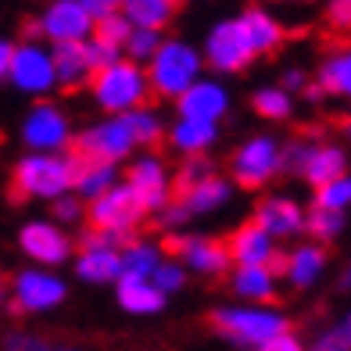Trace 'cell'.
<instances>
[{
    "label": "cell",
    "mask_w": 351,
    "mask_h": 351,
    "mask_svg": "<svg viewBox=\"0 0 351 351\" xmlns=\"http://www.w3.org/2000/svg\"><path fill=\"white\" fill-rule=\"evenodd\" d=\"M79 154L69 151H25L11 169V194L19 201H47L69 194L75 183Z\"/></svg>",
    "instance_id": "6da1fadb"
},
{
    "label": "cell",
    "mask_w": 351,
    "mask_h": 351,
    "mask_svg": "<svg viewBox=\"0 0 351 351\" xmlns=\"http://www.w3.org/2000/svg\"><path fill=\"white\" fill-rule=\"evenodd\" d=\"M212 330L222 341H230L233 348L254 351L258 344H265L269 337L291 330V319L287 312H280L273 301L269 305H258V301H237V305H219L208 315Z\"/></svg>",
    "instance_id": "7a4b0ae2"
},
{
    "label": "cell",
    "mask_w": 351,
    "mask_h": 351,
    "mask_svg": "<svg viewBox=\"0 0 351 351\" xmlns=\"http://www.w3.org/2000/svg\"><path fill=\"white\" fill-rule=\"evenodd\" d=\"M90 97L104 115H125L151 97V79L147 65H140L133 58H119L111 65L97 69L90 79Z\"/></svg>",
    "instance_id": "3957f363"
},
{
    "label": "cell",
    "mask_w": 351,
    "mask_h": 351,
    "mask_svg": "<svg viewBox=\"0 0 351 351\" xmlns=\"http://www.w3.org/2000/svg\"><path fill=\"white\" fill-rule=\"evenodd\" d=\"M204 69L208 65H204L201 47H194L183 36H165L162 47L154 51V58L147 61L151 93H158V97H165V101H176L190 83H197L204 75Z\"/></svg>",
    "instance_id": "277c9868"
},
{
    "label": "cell",
    "mask_w": 351,
    "mask_h": 351,
    "mask_svg": "<svg viewBox=\"0 0 351 351\" xmlns=\"http://www.w3.org/2000/svg\"><path fill=\"white\" fill-rule=\"evenodd\" d=\"M283 176V140L273 133H254L230 154V180L244 190H262Z\"/></svg>",
    "instance_id": "5b68a950"
},
{
    "label": "cell",
    "mask_w": 351,
    "mask_h": 351,
    "mask_svg": "<svg viewBox=\"0 0 351 351\" xmlns=\"http://www.w3.org/2000/svg\"><path fill=\"white\" fill-rule=\"evenodd\" d=\"M201 54H204V65H208L215 75H237V72H244L251 61H258V51H254L241 14L219 19L208 29V36H204Z\"/></svg>",
    "instance_id": "8992f818"
},
{
    "label": "cell",
    "mask_w": 351,
    "mask_h": 351,
    "mask_svg": "<svg viewBox=\"0 0 351 351\" xmlns=\"http://www.w3.org/2000/svg\"><path fill=\"white\" fill-rule=\"evenodd\" d=\"M147 215L151 212L143 208V201L136 197V190L125 180H119L115 186H108L101 197L86 201V222L93 230H104L111 237H119V241H130V237L136 233V226Z\"/></svg>",
    "instance_id": "52a82bcc"
},
{
    "label": "cell",
    "mask_w": 351,
    "mask_h": 351,
    "mask_svg": "<svg viewBox=\"0 0 351 351\" xmlns=\"http://www.w3.org/2000/svg\"><path fill=\"white\" fill-rule=\"evenodd\" d=\"M69 298V283L58 276V269L47 265H33L29 262L25 269H19L8 287V301L19 315H43L65 305Z\"/></svg>",
    "instance_id": "ba28073f"
},
{
    "label": "cell",
    "mask_w": 351,
    "mask_h": 351,
    "mask_svg": "<svg viewBox=\"0 0 351 351\" xmlns=\"http://www.w3.org/2000/svg\"><path fill=\"white\" fill-rule=\"evenodd\" d=\"M8 83L19 93H25V97H33V101L51 97V93L58 90V72H54L51 43H43L40 36L14 43L11 65H8Z\"/></svg>",
    "instance_id": "9c48e42d"
},
{
    "label": "cell",
    "mask_w": 351,
    "mask_h": 351,
    "mask_svg": "<svg viewBox=\"0 0 351 351\" xmlns=\"http://www.w3.org/2000/svg\"><path fill=\"white\" fill-rule=\"evenodd\" d=\"M283 172H294L312 190L348 172V151L326 140H291L283 143Z\"/></svg>",
    "instance_id": "30bf717a"
},
{
    "label": "cell",
    "mask_w": 351,
    "mask_h": 351,
    "mask_svg": "<svg viewBox=\"0 0 351 351\" xmlns=\"http://www.w3.org/2000/svg\"><path fill=\"white\" fill-rule=\"evenodd\" d=\"M72 151L79 158H101V162H130L140 151V143L130 130L125 115H104L101 122H90L86 130H79L72 140Z\"/></svg>",
    "instance_id": "8fae6325"
},
{
    "label": "cell",
    "mask_w": 351,
    "mask_h": 351,
    "mask_svg": "<svg viewBox=\"0 0 351 351\" xmlns=\"http://www.w3.org/2000/svg\"><path fill=\"white\" fill-rule=\"evenodd\" d=\"M122 244L119 237H111L104 230H86L75 244L72 254V269L83 283H115L122 276Z\"/></svg>",
    "instance_id": "7c38bea8"
},
{
    "label": "cell",
    "mask_w": 351,
    "mask_h": 351,
    "mask_svg": "<svg viewBox=\"0 0 351 351\" xmlns=\"http://www.w3.org/2000/svg\"><path fill=\"white\" fill-rule=\"evenodd\" d=\"M19 136L25 143V151H69L75 130L65 108L40 97L36 104H29L25 119L19 125Z\"/></svg>",
    "instance_id": "4fadbf2b"
},
{
    "label": "cell",
    "mask_w": 351,
    "mask_h": 351,
    "mask_svg": "<svg viewBox=\"0 0 351 351\" xmlns=\"http://www.w3.org/2000/svg\"><path fill=\"white\" fill-rule=\"evenodd\" d=\"M97 19L79 4V0H47L43 11L36 14V22L29 25L43 43H79L93 36Z\"/></svg>",
    "instance_id": "5bb4252c"
},
{
    "label": "cell",
    "mask_w": 351,
    "mask_h": 351,
    "mask_svg": "<svg viewBox=\"0 0 351 351\" xmlns=\"http://www.w3.org/2000/svg\"><path fill=\"white\" fill-rule=\"evenodd\" d=\"M19 247H22V254L33 265H47V269L65 265V262H72V254H75V241L69 237V226H61V222H54V219H29V222H22Z\"/></svg>",
    "instance_id": "9a60e30c"
},
{
    "label": "cell",
    "mask_w": 351,
    "mask_h": 351,
    "mask_svg": "<svg viewBox=\"0 0 351 351\" xmlns=\"http://www.w3.org/2000/svg\"><path fill=\"white\" fill-rule=\"evenodd\" d=\"M169 251L186 265L190 276L215 280V276H226L233 269L226 241H215V237H204V233H172Z\"/></svg>",
    "instance_id": "2e32d148"
},
{
    "label": "cell",
    "mask_w": 351,
    "mask_h": 351,
    "mask_svg": "<svg viewBox=\"0 0 351 351\" xmlns=\"http://www.w3.org/2000/svg\"><path fill=\"white\" fill-rule=\"evenodd\" d=\"M125 183L136 190V197L143 201V208H147L151 215L162 208L165 201H172V190H176L169 162L151 147H143L130 158V165H125Z\"/></svg>",
    "instance_id": "e0dca14e"
},
{
    "label": "cell",
    "mask_w": 351,
    "mask_h": 351,
    "mask_svg": "<svg viewBox=\"0 0 351 351\" xmlns=\"http://www.w3.org/2000/svg\"><path fill=\"white\" fill-rule=\"evenodd\" d=\"M326 265H330L326 244H319V241H301V244H294L287 254H280L276 273H280L287 283H291L294 291H308V287H315L319 280H323Z\"/></svg>",
    "instance_id": "ac0fdd59"
},
{
    "label": "cell",
    "mask_w": 351,
    "mask_h": 351,
    "mask_svg": "<svg viewBox=\"0 0 351 351\" xmlns=\"http://www.w3.org/2000/svg\"><path fill=\"white\" fill-rule=\"evenodd\" d=\"M305 212L301 208V201L291 197V194H269L254 204V222L269 233L276 237V241H294V237L305 233Z\"/></svg>",
    "instance_id": "d6986e66"
},
{
    "label": "cell",
    "mask_w": 351,
    "mask_h": 351,
    "mask_svg": "<svg viewBox=\"0 0 351 351\" xmlns=\"http://www.w3.org/2000/svg\"><path fill=\"white\" fill-rule=\"evenodd\" d=\"M233 108L230 90L212 75H201L197 83H190L180 97H176V111L186 119H208V122H222Z\"/></svg>",
    "instance_id": "ffe728a7"
},
{
    "label": "cell",
    "mask_w": 351,
    "mask_h": 351,
    "mask_svg": "<svg viewBox=\"0 0 351 351\" xmlns=\"http://www.w3.org/2000/svg\"><path fill=\"white\" fill-rule=\"evenodd\" d=\"M226 247H230L233 265H273L276 269L280 254H283L280 251V241H276V237H269L254 219L241 222V226L230 233Z\"/></svg>",
    "instance_id": "44dd1931"
},
{
    "label": "cell",
    "mask_w": 351,
    "mask_h": 351,
    "mask_svg": "<svg viewBox=\"0 0 351 351\" xmlns=\"http://www.w3.org/2000/svg\"><path fill=\"white\" fill-rule=\"evenodd\" d=\"M230 291H233L237 301H258V305H269V301H276L280 273L273 265H233L230 269Z\"/></svg>",
    "instance_id": "7402d4cb"
},
{
    "label": "cell",
    "mask_w": 351,
    "mask_h": 351,
    "mask_svg": "<svg viewBox=\"0 0 351 351\" xmlns=\"http://www.w3.org/2000/svg\"><path fill=\"white\" fill-rule=\"evenodd\" d=\"M115 301H119V308L130 312V315H158V312L165 308L169 294L158 291L151 276H130V273H122L115 280Z\"/></svg>",
    "instance_id": "603a6c76"
},
{
    "label": "cell",
    "mask_w": 351,
    "mask_h": 351,
    "mask_svg": "<svg viewBox=\"0 0 351 351\" xmlns=\"http://www.w3.org/2000/svg\"><path fill=\"white\" fill-rule=\"evenodd\" d=\"M54 51V72H58V90H83L90 86V79H93V61L86 54V40H79V43H54L51 47Z\"/></svg>",
    "instance_id": "cb8c5ba5"
},
{
    "label": "cell",
    "mask_w": 351,
    "mask_h": 351,
    "mask_svg": "<svg viewBox=\"0 0 351 351\" xmlns=\"http://www.w3.org/2000/svg\"><path fill=\"white\" fill-rule=\"evenodd\" d=\"M237 14H241V22H244L247 36H251V43H254V51H258V58H269V54H276L280 47H283L287 29H283V22H280L269 8L247 4L244 11H237Z\"/></svg>",
    "instance_id": "d4e9b609"
},
{
    "label": "cell",
    "mask_w": 351,
    "mask_h": 351,
    "mask_svg": "<svg viewBox=\"0 0 351 351\" xmlns=\"http://www.w3.org/2000/svg\"><path fill=\"white\" fill-rule=\"evenodd\" d=\"M165 140H169L180 154H208L215 143H219V122L180 115V119L169 125Z\"/></svg>",
    "instance_id": "484cf974"
},
{
    "label": "cell",
    "mask_w": 351,
    "mask_h": 351,
    "mask_svg": "<svg viewBox=\"0 0 351 351\" xmlns=\"http://www.w3.org/2000/svg\"><path fill=\"white\" fill-rule=\"evenodd\" d=\"M233 186H237L233 180L212 172L208 180H201L197 186L180 190V201L186 204L190 215H215V212H222V208H226V204L233 201Z\"/></svg>",
    "instance_id": "4316f807"
},
{
    "label": "cell",
    "mask_w": 351,
    "mask_h": 351,
    "mask_svg": "<svg viewBox=\"0 0 351 351\" xmlns=\"http://www.w3.org/2000/svg\"><path fill=\"white\" fill-rule=\"evenodd\" d=\"M315 83L326 90V97H337L351 104V43H341L319 61Z\"/></svg>",
    "instance_id": "83f0119b"
},
{
    "label": "cell",
    "mask_w": 351,
    "mask_h": 351,
    "mask_svg": "<svg viewBox=\"0 0 351 351\" xmlns=\"http://www.w3.org/2000/svg\"><path fill=\"white\" fill-rule=\"evenodd\" d=\"M119 180H122V172H119L115 162H101V158H79L72 190H75L83 201H93V197H101L108 186H115Z\"/></svg>",
    "instance_id": "f1b7e54d"
},
{
    "label": "cell",
    "mask_w": 351,
    "mask_h": 351,
    "mask_svg": "<svg viewBox=\"0 0 351 351\" xmlns=\"http://www.w3.org/2000/svg\"><path fill=\"white\" fill-rule=\"evenodd\" d=\"M162 258H165V247L158 241H147V237H130L122 244V273L130 276H151Z\"/></svg>",
    "instance_id": "f546056e"
},
{
    "label": "cell",
    "mask_w": 351,
    "mask_h": 351,
    "mask_svg": "<svg viewBox=\"0 0 351 351\" xmlns=\"http://www.w3.org/2000/svg\"><path fill=\"white\" fill-rule=\"evenodd\" d=\"M251 108L258 119H269V122H287L294 115V93L283 90L280 83H269V86H258L251 93Z\"/></svg>",
    "instance_id": "4dcf8cb0"
},
{
    "label": "cell",
    "mask_w": 351,
    "mask_h": 351,
    "mask_svg": "<svg viewBox=\"0 0 351 351\" xmlns=\"http://www.w3.org/2000/svg\"><path fill=\"white\" fill-rule=\"evenodd\" d=\"M122 14L133 29H165L176 14L172 0H122Z\"/></svg>",
    "instance_id": "1f68e13d"
},
{
    "label": "cell",
    "mask_w": 351,
    "mask_h": 351,
    "mask_svg": "<svg viewBox=\"0 0 351 351\" xmlns=\"http://www.w3.org/2000/svg\"><path fill=\"white\" fill-rule=\"evenodd\" d=\"M125 122H130V130H133V136H136L140 147H154V143H162L165 133H169L162 111L151 108V104H140V108H133V111H125Z\"/></svg>",
    "instance_id": "d6a6232c"
},
{
    "label": "cell",
    "mask_w": 351,
    "mask_h": 351,
    "mask_svg": "<svg viewBox=\"0 0 351 351\" xmlns=\"http://www.w3.org/2000/svg\"><path fill=\"white\" fill-rule=\"evenodd\" d=\"M344 230H348V212L319 208V204H312L305 212V233L319 244H333L337 237H344Z\"/></svg>",
    "instance_id": "836d02e7"
},
{
    "label": "cell",
    "mask_w": 351,
    "mask_h": 351,
    "mask_svg": "<svg viewBox=\"0 0 351 351\" xmlns=\"http://www.w3.org/2000/svg\"><path fill=\"white\" fill-rule=\"evenodd\" d=\"M308 351H351V308L341 312L330 326L319 330Z\"/></svg>",
    "instance_id": "e575fe53"
},
{
    "label": "cell",
    "mask_w": 351,
    "mask_h": 351,
    "mask_svg": "<svg viewBox=\"0 0 351 351\" xmlns=\"http://www.w3.org/2000/svg\"><path fill=\"white\" fill-rule=\"evenodd\" d=\"M4 351H86L75 341H61V337H40V333H8Z\"/></svg>",
    "instance_id": "d590c367"
},
{
    "label": "cell",
    "mask_w": 351,
    "mask_h": 351,
    "mask_svg": "<svg viewBox=\"0 0 351 351\" xmlns=\"http://www.w3.org/2000/svg\"><path fill=\"white\" fill-rule=\"evenodd\" d=\"M319 208H333V212H348L351 208V172H341L333 176L330 183L315 186V201Z\"/></svg>",
    "instance_id": "8d00e7d4"
},
{
    "label": "cell",
    "mask_w": 351,
    "mask_h": 351,
    "mask_svg": "<svg viewBox=\"0 0 351 351\" xmlns=\"http://www.w3.org/2000/svg\"><path fill=\"white\" fill-rule=\"evenodd\" d=\"M215 172V162L208 154H183V165L176 169V194L180 190H190V186H197L201 180H208V176Z\"/></svg>",
    "instance_id": "74e56055"
},
{
    "label": "cell",
    "mask_w": 351,
    "mask_h": 351,
    "mask_svg": "<svg viewBox=\"0 0 351 351\" xmlns=\"http://www.w3.org/2000/svg\"><path fill=\"white\" fill-rule=\"evenodd\" d=\"M186 276H190V273H186V265L176 258V254H165V258L158 262V269L151 273L154 287H158L162 294H169V298L183 291V287H186Z\"/></svg>",
    "instance_id": "f35d334b"
},
{
    "label": "cell",
    "mask_w": 351,
    "mask_h": 351,
    "mask_svg": "<svg viewBox=\"0 0 351 351\" xmlns=\"http://www.w3.org/2000/svg\"><path fill=\"white\" fill-rule=\"evenodd\" d=\"M162 40H165L162 29H133L130 40H125V47H122V54L140 61V65H147V61L154 58V51L162 47Z\"/></svg>",
    "instance_id": "ab89813d"
},
{
    "label": "cell",
    "mask_w": 351,
    "mask_h": 351,
    "mask_svg": "<svg viewBox=\"0 0 351 351\" xmlns=\"http://www.w3.org/2000/svg\"><path fill=\"white\" fill-rule=\"evenodd\" d=\"M51 219L61 222V226H79V222L86 219V201L79 197L75 190H69V194L51 201Z\"/></svg>",
    "instance_id": "60d3db41"
},
{
    "label": "cell",
    "mask_w": 351,
    "mask_h": 351,
    "mask_svg": "<svg viewBox=\"0 0 351 351\" xmlns=\"http://www.w3.org/2000/svg\"><path fill=\"white\" fill-rule=\"evenodd\" d=\"M130 33H133V25L122 11H111V14H104V19H97V25H93V36H101L108 43H119V47H125Z\"/></svg>",
    "instance_id": "b9f144b4"
},
{
    "label": "cell",
    "mask_w": 351,
    "mask_h": 351,
    "mask_svg": "<svg viewBox=\"0 0 351 351\" xmlns=\"http://www.w3.org/2000/svg\"><path fill=\"white\" fill-rule=\"evenodd\" d=\"M86 54H90V61H93V69H104V65H111V61L125 58L119 43H108V40H101V36H90V40H86Z\"/></svg>",
    "instance_id": "7bdbcfd3"
},
{
    "label": "cell",
    "mask_w": 351,
    "mask_h": 351,
    "mask_svg": "<svg viewBox=\"0 0 351 351\" xmlns=\"http://www.w3.org/2000/svg\"><path fill=\"white\" fill-rule=\"evenodd\" d=\"M154 215H158V222H162V230H183L186 222L194 219V215L186 212V204H183L180 197H172V201H165V204H162V208H158Z\"/></svg>",
    "instance_id": "ee69618b"
},
{
    "label": "cell",
    "mask_w": 351,
    "mask_h": 351,
    "mask_svg": "<svg viewBox=\"0 0 351 351\" xmlns=\"http://www.w3.org/2000/svg\"><path fill=\"white\" fill-rule=\"evenodd\" d=\"M323 14L333 33H351V0H326Z\"/></svg>",
    "instance_id": "f6af8a7d"
},
{
    "label": "cell",
    "mask_w": 351,
    "mask_h": 351,
    "mask_svg": "<svg viewBox=\"0 0 351 351\" xmlns=\"http://www.w3.org/2000/svg\"><path fill=\"white\" fill-rule=\"evenodd\" d=\"M254 351H308V344L301 341L294 330H283V333H276V337H269L265 344H258Z\"/></svg>",
    "instance_id": "bcb514c9"
},
{
    "label": "cell",
    "mask_w": 351,
    "mask_h": 351,
    "mask_svg": "<svg viewBox=\"0 0 351 351\" xmlns=\"http://www.w3.org/2000/svg\"><path fill=\"white\" fill-rule=\"evenodd\" d=\"M308 83H312V79H308V72H305V69H298V65L283 69V75H280V86H283V90H291V93H301V90H305Z\"/></svg>",
    "instance_id": "7dc6e473"
},
{
    "label": "cell",
    "mask_w": 351,
    "mask_h": 351,
    "mask_svg": "<svg viewBox=\"0 0 351 351\" xmlns=\"http://www.w3.org/2000/svg\"><path fill=\"white\" fill-rule=\"evenodd\" d=\"M93 19H104V14H111V11H122V0H79Z\"/></svg>",
    "instance_id": "c3c4849f"
},
{
    "label": "cell",
    "mask_w": 351,
    "mask_h": 351,
    "mask_svg": "<svg viewBox=\"0 0 351 351\" xmlns=\"http://www.w3.org/2000/svg\"><path fill=\"white\" fill-rule=\"evenodd\" d=\"M11 51H14V43L0 36V79H8V65H11Z\"/></svg>",
    "instance_id": "681fc988"
},
{
    "label": "cell",
    "mask_w": 351,
    "mask_h": 351,
    "mask_svg": "<svg viewBox=\"0 0 351 351\" xmlns=\"http://www.w3.org/2000/svg\"><path fill=\"white\" fill-rule=\"evenodd\" d=\"M341 291H351V258H348L344 273H341Z\"/></svg>",
    "instance_id": "f907efd6"
},
{
    "label": "cell",
    "mask_w": 351,
    "mask_h": 351,
    "mask_svg": "<svg viewBox=\"0 0 351 351\" xmlns=\"http://www.w3.org/2000/svg\"><path fill=\"white\" fill-rule=\"evenodd\" d=\"M341 133H344V140H351V119H344V122H341Z\"/></svg>",
    "instance_id": "816d5d0a"
},
{
    "label": "cell",
    "mask_w": 351,
    "mask_h": 351,
    "mask_svg": "<svg viewBox=\"0 0 351 351\" xmlns=\"http://www.w3.org/2000/svg\"><path fill=\"white\" fill-rule=\"evenodd\" d=\"M8 301V287H4V280H0V305Z\"/></svg>",
    "instance_id": "f5cc1de1"
},
{
    "label": "cell",
    "mask_w": 351,
    "mask_h": 351,
    "mask_svg": "<svg viewBox=\"0 0 351 351\" xmlns=\"http://www.w3.org/2000/svg\"><path fill=\"white\" fill-rule=\"evenodd\" d=\"M294 4H308V0H294Z\"/></svg>",
    "instance_id": "db71d44e"
},
{
    "label": "cell",
    "mask_w": 351,
    "mask_h": 351,
    "mask_svg": "<svg viewBox=\"0 0 351 351\" xmlns=\"http://www.w3.org/2000/svg\"><path fill=\"white\" fill-rule=\"evenodd\" d=\"M172 4H180V0H172Z\"/></svg>",
    "instance_id": "11a10c76"
}]
</instances>
